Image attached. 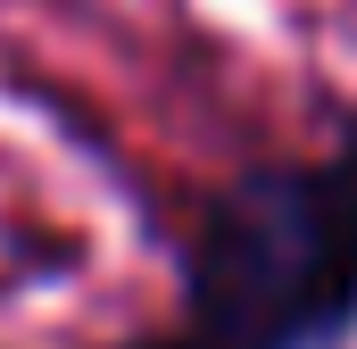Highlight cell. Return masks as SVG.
Instances as JSON below:
<instances>
[{
	"label": "cell",
	"instance_id": "obj_1",
	"mask_svg": "<svg viewBox=\"0 0 357 349\" xmlns=\"http://www.w3.org/2000/svg\"><path fill=\"white\" fill-rule=\"evenodd\" d=\"M199 316L225 349H316L357 308V191L349 174H241L191 250Z\"/></svg>",
	"mask_w": 357,
	"mask_h": 349
},
{
	"label": "cell",
	"instance_id": "obj_2",
	"mask_svg": "<svg viewBox=\"0 0 357 349\" xmlns=\"http://www.w3.org/2000/svg\"><path fill=\"white\" fill-rule=\"evenodd\" d=\"M349 191H357V150H349Z\"/></svg>",
	"mask_w": 357,
	"mask_h": 349
},
{
	"label": "cell",
	"instance_id": "obj_3",
	"mask_svg": "<svg viewBox=\"0 0 357 349\" xmlns=\"http://www.w3.org/2000/svg\"><path fill=\"white\" fill-rule=\"evenodd\" d=\"M150 349H183V341H150Z\"/></svg>",
	"mask_w": 357,
	"mask_h": 349
}]
</instances>
